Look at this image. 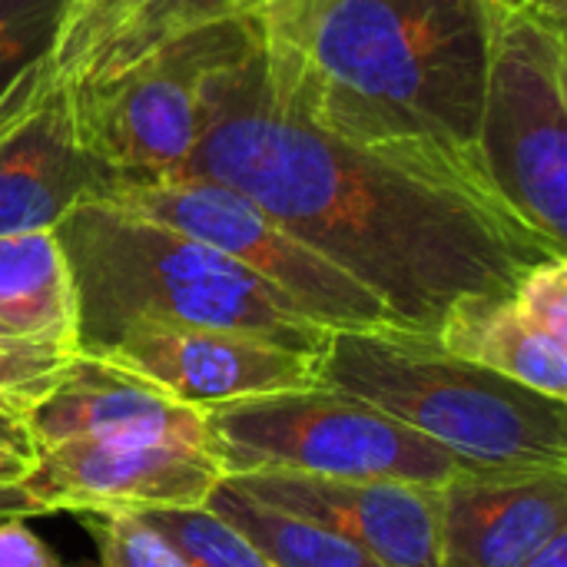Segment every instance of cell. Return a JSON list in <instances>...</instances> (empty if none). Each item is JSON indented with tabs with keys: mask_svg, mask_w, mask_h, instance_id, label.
Wrapping results in <instances>:
<instances>
[{
	"mask_svg": "<svg viewBox=\"0 0 567 567\" xmlns=\"http://www.w3.org/2000/svg\"><path fill=\"white\" fill-rule=\"evenodd\" d=\"M179 173L252 199L419 336H435L452 306L508 296L532 266L567 256L502 199L482 163L352 143L306 120L272 90L259 40L206 76Z\"/></svg>",
	"mask_w": 567,
	"mask_h": 567,
	"instance_id": "cell-1",
	"label": "cell"
},
{
	"mask_svg": "<svg viewBox=\"0 0 567 567\" xmlns=\"http://www.w3.org/2000/svg\"><path fill=\"white\" fill-rule=\"evenodd\" d=\"M495 0H266L256 10L272 90L352 143L478 159Z\"/></svg>",
	"mask_w": 567,
	"mask_h": 567,
	"instance_id": "cell-2",
	"label": "cell"
},
{
	"mask_svg": "<svg viewBox=\"0 0 567 567\" xmlns=\"http://www.w3.org/2000/svg\"><path fill=\"white\" fill-rule=\"evenodd\" d=\"M76 292V349L100 355L136 322L203 326L319 359L332 329L252 269L169 226L83 199L53 226Z\"/></svg>",
	"mask_w": 567,
	"mask_h": 567,
	"instance_id": "cell-3",
	"label": "cell"
},
{
	"mask_svg": "<svg viewBox=\"0 0 567 567\" xmlns=\"http://www.w3.org/2000/svg\"><path fill=\"white\" fill-rule=\"evenodd\" d=\"M319 382L375 405L478 472L567 468V402L445 352L435 336L332 332Z\"/></svg>",
	"mask_w": 567,
	"mask_h": 567,
	"instance_id": "cell-4",
	"label": "cell"
},
{
	"mask_svg": "<svg viewBox=\"0 0 567 567\" xmlns=\"http://www.w3.org/2000/svg\"><path fill=\"white\" fill-rule=\"evenodd\" d=\"M206 432L223 478L296 472L442 488L465 472H478L375 405L322 382L206 409Z\"/></svg>",
	"mask_w": 567,
	"mask_h": 567,
	"instance_id": "cell-5",
	"label": "cell"
},
{
	"mask_svg": "<svg viewBox=\"0 0 567 567\" xmlns=\"http://www.w3.org/2000/svg\"><path fill=\"white\" fill-rule=\"evenodd\" d=\"M567 20L532 3L495 10L478 159L502 199L567 249Z\"/></svg>",
	"mask_w": 567,
	"mask_h": 567,
	"instance_id": "cell-6",
	"label": "cell"
},
{
	"mask_svg": "<svg viewBox=\"0 0 567 567\" xmlns=\"http://www.w3.org/2000/svg\"><path fill=\"white\" fill-rule=\"evenodd\" d=\"M256 40L259 20L246 13L183 33L113 76L66 86L80 143L116 179L179 173L199 136L206 76Z\"/></svg>",
	"mask_w": 567,
	"mask_h": 567,
	"instance_id": "cell-7",
	"label": "cell"
},
{
	"mask_svg": "<svg viewBox=\"0 0 567 567\" xmlns=\"http://www.w3.org/2000/svg\"><path fill=\"white\" fill-rule=\"evenodd\" d=\"M90 199L213 246L276 286L309 319L332 332L399 329L385 306L362 282L272 223L252 199L216 179L193 173H173L159 179H110Z\"/></svg>",
	"mask_w": 567,
	"mask_h": 567,
	"instance_id": "cell-8",
	"label": "cell"
},
{
	"mask_svg": "<svg viewBox=\"0 0 567 567\" xmlns=\"http://www.w3.org/2000/svg\"><path fill=\"white\" fill-rule=\"evenodd\" d=\"M223 482L213 452L146 435H70L40 445L23 492L47 512H156L206 505Z\"/></svg>",
	"mask_w": 567,
	"mask_h": 567,
	"instance_id": "cell-9",
	"label": "cell"
},
{
	"mask_svg": "<svg viewBox=\"0 0 567 567\" xmlns=\"http://www.w3.org/2000/svg\"><path fill=\"white\" fill-rule=\"evenodd\" d=\"M116 173L76 136L70 93L50 60L0 96V236L53 229L63 213L96 196Z\"/></svg>",
	"mask_w": 567,
	"mask_h": 567,
	"instance_id": "cell-10",
	"label": "cell"
},
{
	"mask_svg": "<svg viewBox=\"0 0 567 567\" xmlns=\"http://www.w3.org/2000/svg\"><path fill=\"white\" fill-rule=\"evenodd\" d=\"M96 359H106L189 409H216L239 399L319 385V359L266 339L203 329L136 322Z\"/></svg>",
	"mask_w": 567,
	"mask_h": 567,
	"instance_id": "cell-11",
	"label": "cell"
},
{
	"mask_svg": "<svg viewBox=\"0 0 567 567\" xmlns=\"http://www.w3.org/2000/svg\"><path fill=\"white\" fill-rule=\"evenodd\" d=\"M252 498L309 518L385 567L442 565V488L412 482H342L296 472L226 475Z\"/></svg>",
	"mask_w": 567,
	"mask_h": 567,
	"instance_id": "cell-12",
	"label": "cell"
},
{
	"mask_svg": "<svg viewBox=\"0 0 567 567\" xmlns=\"http://www.w3.org/2000/svg\"><path fill=\"white\" fill-rule=\"evenodd\" d=\"M567 532V468L465 472L442 485V565L525 567Z\"/></svg>",
	"mask_w": 567,
	"mask_h": 567,
	"instance_id": "cell-13",
	"label": "cell"
},
{
	"mask_svg": "<svg viewBox=\"0 0 567 567\" xmlns=\"http://www.w3.org/2000/svg\"><path fill=\"white\" fill-rule=\"evenodd\" d=\"M27 419L40 445L70 435H146L213 452L206 412L189 409L146 379L83 352Z\"/></svg>",
	"mask_w": 567,
	"mask_h": 567,
	"instance_id": "cell-14",
	"label": "cell"
},
{
	"mask_svg": "<svg viewBox=\"0 0 567 567\" xmlns=\"http://www.w3.org/2000/svg\"><path fill=\"white\" fill-rule=\"evenodd\" d=\"M435 342L532 392L567 402V346L535 329L508 296H478L452 306Z\"/></svg>",
	"mask_w": 567,
	"mask_h": 567,
	"instance_id": "cell-15",
	"label": "cell"
},
{
	"mask_svg": "<svg viewBox=\"0 0 567 567\" xmlns=\"http://www.w3.org/2000/svg\"><path fill=\"white\" fill-rule=\"evenodd\" d=\"M0 326L76 349V292L53 229L0 236Z\"/></svg>",
	"mask_w": 567,
	"mask_h": 567,
	"instance_id": "cell-16",
	"label": "cell"
},
{
	"mask_svg": "<svg viewBox=\"0 0 567 567\" xmlns=\"http://www.w3.org/2000/svg\"><path fill=\"white\" fill-rule=\"evenodd\" d=\"M206 508L236 525L276 567H385L355 542L309 518L266 505L226 478L209 492Z\"/></svg>",
	"mask_w": 567,
	"mask_h": 567,
	"instance_id": "cell-17",
	"label": "cell"
},
{
	"mask_svg": "<svg viewBox=\"0 0 567 567\" xmlns=\"http://www.w3.org/2000/svg\"><path fill=\"white\" fill-rule=\"evenodd\" d=\"M266 0H146L83 66L80 73L66 83H90V80H103L113 76L126 66H133L136 60L150 56L153 50L166 47L169 40L193 33L199 27L219 23V20H233V17H246L256 13Z\"/></svg>",
	"mask_w": 567,
	"mask_h": 567,
	"instance_id": "cell-18",
	"label": "cell"
},
{
	"mask_svg": "<svg viewBox=\"0 0 567 567\" xmlns=\"http://www.w3.org/2000/svg\"><path fill=\"white\" fill-rule=\"evenodd\" d=\"M193 567H276L236 525L206 505L156 508L140 515Z\"/></svg>",
	"mask_w": 567,
	"mask_h": 567,
	"instance_id": "cell-19",
	"label": "cell"
},
{
	"mask_svg": "<svg viewBox=\"0 0 567 567\" xmlns=\"http://www.w3.org/2000/svg\"><path fill=\"white\" fill-rule=\"evenodd\" d=\"M76 355L73 346L20 336L0 326V412L30 415Z\"/></svg>",
	"mask_w": 567,
	"mask_h": 567,
	"instance_id": "cell-20",
	"label": "cell"
},
{
	"mask_svg": "<svg viewBox=\"0 0 567 567\" xmlns=\"http://www.w3.org/2000/svg\"><path fill=\"white\" fill-rule=\"evenodd\" d=\"M70 0H0V96L53 50Z\"/></svg>",
	"mask_w": 567,
	"mask_h": 567,
	"instance_id": "cell-21",
	"label": "cell"
},
{
	"mask_svg": "<svg viewBox=\"0 0 567 567\" xmlns=\"http://www.w3.org/2000/svg\"><path fill=\"white\" fill-rule=\"evenodd\" d=\"M146 0H70L60 20L53 50H50V76L56 86H66L80 66L143 7Z\"/></svg>",
	"mask_w": 567,
	"mask_h": 567,
	"instance_id": "cell-22",
	"label": "cell"
},
{
	"mask_svg": "<svg viewBox=\"0 0 567 567\" xmlns=\"http://www.w3.org/2000/svg\"><path fill=\"white\" fill-rule=\"evenodd\" d=\"M96 545L100 567H193L159 532L130 512L76 515Z\"/></svg>",
	"mask_w": 567,
	"mask_h": 567,
	"instance_id": "cell-23",
	"label": "cell"
},
{
	"mask_svg": "<svg viewBox=\"0 0 567 567\" xmlns=\"http://www.w3.org/2000/svg\"><path fill=\"white\" fill-rule=\"evenodd\" d=\"M512 302L535 329L567 346V256L532 266L512 289Z\"/></svg>",
	"mask_w": 567,
	"mask_h": 567,
	"instance_id": "cell-24",
	"label": "cell"
},
{
	"mask_svg": "<svg viewBox=\"0 0 567 567\" xmlns=\"http://www.w3.org/2000/svg\"><path fill=\"white\" fill-rule=\"evenodd\" d=\"M40 465V439L27 415L0 412V488H23Z\"/></svg>",
	"mask_w": 567,
	"mask_h": 567,
	"instance_id": "cell-25",
	"label": "cell"
},
{
	"mask_svg": "<svg viewBox=\"0 0 567 567\" xmlns=\"http://www.w3.org/2000/svg\"><path fill=\"white\" fill-rule=\"evenodd\" d=\"M0 567H73L63 565L56 551L27 525V518L0 522Z\"/></svg>",
	"mask_w": 567,
	"mask_h": 567,
	"instance_id": "cell-26",
	"label": "cell"
},
{
	"mask_svg": "<svg viewBox=\"0 0 567 567\" xmlns=\"http://www.w3.org/2000/svg\"><path fill=\"white\" fill-rule=\"evenodd\" d=\"M47 515L23 488H0V522L3 518H40Z\"/></svg>",
	"mask_w": 567,
	"mask_h": 567,
	"instance_id": "cell-27",
	"label": "cell"
},
{
	"mask_svg": "<svg viewBox=\"0 0 567 567\" xmlns=\"http://www.w3.org/2000/svg\"><path fill=\"white\" fill-rule=\"evenodd\" d=\"M525 567H567V532L555 535Z\"/></svg>",
	"mask_w": 567,
	"mask_h": 567,
	"instance_id": "cell-28",
	"label": "cell"
},
{
	"mask_svg": "<svg viewBox=\"0 0 567 567\" xmlns=\"http://www.w3.org/2000/svg\"><path fill=\"white\" fill-rule=\"evenodd\" d=\"M535 10L548 13V17H558V20H567V0H528Z\"/></svg>",
	"mask_w": 567,
	"mask_h": 567,
	"instance_id": "cell-29",
	"label": "cell"
},
{
	"mask_svg": "<svg viewBox=\"0 0 567 567\" xmlns=\"http://www.w3.org/2000/svg\"><path fill=\"white\" fill-rule=\"evenodd\" d=\"M495 3H502V7H518V3H528V0H495Z\"/></svg>",
	"mask_w": 567,
	"mask_h": 567,
	"instance_id": "cell-30",
	"label": "cell"
}]
</instances>
